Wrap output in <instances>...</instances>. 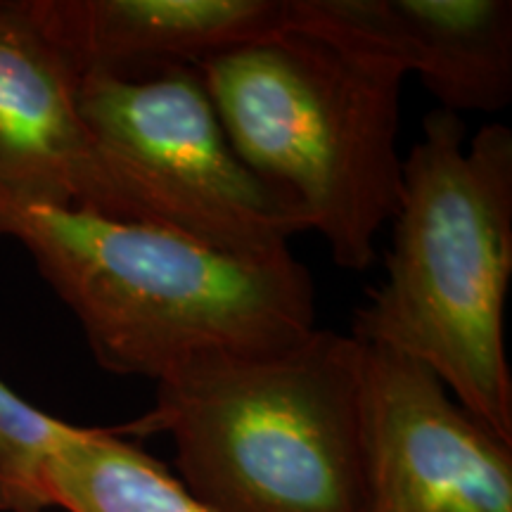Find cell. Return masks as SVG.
Listing matches in <instances>:
<instances>
[{
  "instance_id": "obj_11",
  "label": "cell",
  "mask_w": 512,
  "mask_h": 512,
  "mask_svg": "<svg viewBox=\"0 0 512 512\" xmlns=\"http://www.w3.org/2000/svg\"><path fill=\"white\" fill-rule=\"evenodd\" d=\"M74 425L38 411L0 382V512H46V465Z\"/></svg>"
},
{
  "instance_id": "obj_7",
  "label": "cell",
  "mask_w": 512,
  "mask_h": 512,
  "mask_svg": "<svg viewBox=\"0 0 512 512\" xmlns=\"http://www.w3.org/2000/svg\"><path fill=\"white\" fill-rule=\"evenodd\" d=\"M290 10V29L356 43L415 72L441 110L510 105V0H290Z\"/></svg>"
},
{
  "instance_id": "obj_10",
  "label": "cell",
  "mask_w": 512,
  "mask_h": 512,
  "mask_svg": "<svg viewBox=\"0 0 512 512\" xmlns=\"http://www.w3.org/2000/svg\"><path fill=\"white\" fill-rule=\"evenodd\" d=\"M46 489L67 512H211L117 430L72 427L50 453Z\"/></svg>"
},
{
  "instance_id": "obj_2",
  "label": "cell",
  "mask_w": 512,
  "mask_h": 512,
  "mask_svg": "<svg viewBox=\"0 0 512 512\" xmlns=\"http://www.w3.org/2000/svg\"><path fill=\"white\" fill-rule=\"evenodd\" d=\"M387 275L356 311L354 335L434 370L448 392L512 446L505 297L512 278V131L465 140L437 110L403 159Z\"/></svg>"
},
{
  "instance_id": "obj_6",
  "label": "cell",
  "mask_w": 512,
  "mask_h": 512,
  "mask_svg": "<svg viewBox=\"0 0 512 512\" xmlns=\"http://www.w3.org/2000/svg\"><path fill=\"white\" fill-rule=\"evenodd\" d=\"M368 512H512V446L411 356L363 344Z\"/></svg>"
},
{
  "instance_id": "obj_3",
  "label": "cell",
  "mask_w": 512,
  "mask_h": 512,
  "mask_svg": "<svg viewBox=\"0 0 512 512\" xmlns=\"http://www.w3.org/2000/svg\"><path fill=\"white\" fill-rule=\"evenodd\" d=\"M117 432L169 434L178 479L211 512H368L363 342L351 332L190 358Z\"/></svg>"
},
{
  "instance_id": "obj_1",
  "label": "cell",
  "mask_w": 512,
  "mask_h": 512,
  "mask_svg": "<svg viewBox=\"0 0 512 512\" xmlns=\"http://www.w3.org/2000/svg\"><path fill=\"white\" fill-rule=\"evenodd\" d=\"M0 238L31 254L107 373L157 382L195 356L271 354L316 330V287L294 256L242 261L164 228L3 197Z\"/></svg>"
},
{
  "instance_id": "obj_9",
  "label": "cell",
  "mask_w": 512,
  "mask_h": 512,
  "mask_svg": "<svg viewBox=\"0 0 512 512\" xmlns=\"http://www.w3.org/2000/svg\"><path fill=\"white\" fill-rule=\"evenodd\" d=\"M79 79L140 81L290 29V0H31Z\"/></svg>"
},
{
  "instance_id": "obj_4",
  "label": "cell",
  "mask_w": 512,
  "mask_h": 512,
  "mask_svg": "<svg viewBox=\"0 0 512 512\" xmlns=\"http://www.w3.org/2000/svg\"><path fill=\"white\" fill-rule=\"evenodd\" d=\"M197 72L242 162L294 202L332 261L347 271L373 264L401 197L399 64L287 29L209 57Z\"/></svg>"
},
{
  "instance_id": "obj_8",
  "label": "cell",
  "mask_w": 512,
  "mask_h": 512,
  "mask_svg": "<svg viewBox=\"0 0 512 512\" xmlns=\"http://www.w3.org/2000/svg\"><path fill=\"white\" fill-rule=\"evenodd\" d=\"M79 76L31 0H0V197L93 211L98 195Z\"/></svg>"
},
{
  "instance_id": "obj_5",
  "label": "cell",
  "mask_w": 512,
  "mask_h": 512,
  "mask_svg": "<svg viewBox=\"0 0 512 512\" xmlns=\"http://www.w3.org/2000/svg\"><path fill=\"white\" fill-rule=\"evenodd\" d=\"M98 195L88 214L171 230L242 261L292 259L306 228L294 202L230 145L197 69L79 81Z\"/></svg>"
}]
</instances>
